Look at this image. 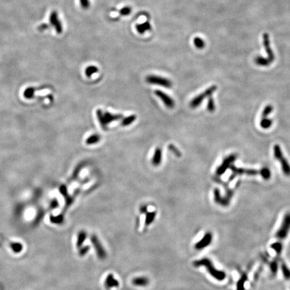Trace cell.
Masks as SVG:
<instances>
[{
	"instance_id": "6da1fadb",
	"label": "cell",
	"mask_w": 290,
	"mask_h": 290,
	"mask_svg": "<svg viewBox=\"0 0 290 290\" xmlns=\"http://www.w3.org/2000/svg\"><path fill=\"white\" fill-rule=\"evenodd\" d=\"M193 265L196 267L204 266L207 269L210 275L212 276L214 278H215L218 281H223L226 276V273L224 271L217 270L214 266L212 262L208 259V258H203V259L200 260L195 261L193 263Z\"/></svg>"
},
{
	"instance_id": "7a4b0ae2",
	"label": "cell",
	"mask_w": 290,
	"mask_h": 290,
	"mask_svg": "<svg viewBox=\"0 0 290 290\" xmlns=\"http://www.w3.org/2000/svg\"><path fill=\"white\" fill-rule=\"evenodd\" d=\"M263 45L265 49L266 53L267 54V58H263L261 57H257L255 59V62L257 65L260 66H268L274 61L275 59V55H274L273 50L270 44L269 35L267 33H265L263 35Z\"/></svg>"
},
{
	"instance_id": "3957f363",
	"label": "cell",
	"mask_w": 290,
	"mask_h": 290,
	"mask_svg": "<svg viewBox=\"0 0 290 290\" xmlns=\"http://www.w3.org/2000/svg\"><path fill=\"white\" fill-rule=\"evenodd\" d=\"M274 157L281 163V169L284 173L287 176H290V165L288 160L284 157L279 145H275L273 147Z\"/></svg>"
},
{
	"instance_id": "277c9868",
	"label": "cell",
	"mask_w": 290,
	"mask_h": 290,
	"mask_svg": "<svg viewBox=\"0 0 290 290\" xmlns=\"http://www.w3.org/2000/svg\"><path fill=\"white\" fill-rule=\"evenodd\" d=\"M290 231V212L285 214L284 217L283 221L281 224L280 228L278 229L276 233V238L278 241L281 242L287 238Z\"/></svg>"
},
{
	"instance_id": "5b68a950",
	"label": "cell",
	"mask_w": 290,
	"mask_h": 290,
	"mask_svg": "<svg viewBox=\"0 0 290 290\" xmlns=\"http://www.w3.org/2000/svg\"><path fill=\"white\" fill-rule=\"evenodd\" d=\"M217 89V86L216 85H212L209 88H208L204 91H203L201 93L200 95H198L197 96H196L195 98L193 99L190 103V106L192 107V108H196L197 106H199L202 102L204 101V100L206 99L207 97H210L212 96V95L215 92Z\"/></svg>"
},
{
	"instance_id": "8992f818",
	"label": "cell",
	"mask_w": 290,
	"mask_h": 290,
	"mask_svg": "<svg viewBox=\"0 0 290 290\" xmlns=\"http://www.w3.org/2000/svg\"><path fill=\"white\" fill-rule=\"evenodd\" d=\"M96 114L98 120L100 122V124L104 128H106V126L110 124V122L119 120V119L122 118V115H114L109 112L104 113L100 110H98L96 112Z\"/></svg>"
},
{
	"instance_id": "52a82bcc",
	"label": "cell",
	"mask_w": 290,
	"mask_h": 290,
	"mask_svg": "<svg viewBox=\"0 0 290 290\" xmlns=\"http://www.w3.org/2000/svg\"><path fill=\"white\" fill-rule=\"evenodd\" d=\"M90 240L93 246L95 251H96V254L99 259L102 260L105 259L107 257V254L97 236L95 235V234H92L90 237Z\"/></svg>"
},
{
	"instance_id": "ba28073f",
	"label": "cell",
	"mask_w": 290,
	"mask_h": 290,
	"mask_svg": "<svg viewBox=\"0 0 290 290\" xmlns=\"http://www.w3.org/2000/svg\"><path fill=\"white\" fill-rule=\"evenodd\" d=\"M146 81L150 84L158 85L167 88H170L172 85V83L168 79L162 77L155 76V75H149L146 77Z\"/></svg>"
},
{
	"instance_id": "9c48e42d",
	"label": "cell",
	"mask_w": 290,
	"mask_h": 290,
	"mask_svg": "<svg viewBox=\"0 0 290 290\" xmlns=\"http://www.w3.org/2000/svg\"><path fill=\"white\" fill-rule=\"evenodd\" d=\"M236 158L237 157L235 154H231V155L228 156L227 158H226L222 165L219 166V167L216 170L217 175L221 176L222 175H223L226 171L232 166V164L233 163L234 161L236 159Z\"/></svg>"
},
{
	"instance_id": "30bf717a",
	"label": "cell",
	"mask_w": 290,
	"mask_h": 290,
	"mask_svg": "<svg viewBox=\"0 0 290 290\" xmlns=\"http://www.w3.org/2000/svg\"><path fill=\"white\" fill-rule=\"evenodd\" d=\"M230 169L232 171L233 174L230 176L229 180H233L234 178L238 175H243L246 174L248 175H256L258 173H259V171H258L257 170L255 169H243V168H238L234 166H231L230 167Z\"/></svg>"
},
{
	"instance_id": "8fae6325",
	"label": "cell",
	"mask_w": 290,
	"mask_h": 290,
	"mask_svg": "<svg viewBox=\"0 0 290 290\" xmlns=\"http://www.w3.org/2000/svg\"><path fill=\"white\" fill-rule=\"evenodd\" d=\"M213 236L211 232H206L205 235L203 236L201 239L197 242L195 245V248L197 250H202L207 247L210 244L212 243Z\"/></svg>"
},
{
	"instance_id": "7c38bea8",
	"label": "cell",
	"mask_w": 290,
	"mask_h": 290,
	"mask_svg": "<svg viewBox=\"0 0 290 290\" xmlns=\"http://www.w3.org/2000/svg\"><path fill=\"white\" fill-rule=\"evenodd\" d=\"M50 22L57 31L58 34H61L63 32V26L59 20L58 17V14L56 11H52L50 15Z\"/></svg>"
},
{
	"instance_id": "4fadbf2b",
	"label": "cell",
	"mask_w": 290,
	"mask_h": 290,
	"mask_svg": "<svg viewBox=\"0 0 290 290\" xmlns=\"http://www.w3.org/2000/svg\"><path fill=\"white\" fill-rule=\"evenodd\" d=\"M155 94L159 97L161 100L164 103V104L169 108H173L175 106V102L169 95L165 93L160 90L155 91Z\"/></svg>"
},
{
	"instance_id": "5bb4252c",
	"label": "cell",
	"mask_w": 290,
	"mask_h": 290,
	"mask_svg": "<svg viewBox=\"0 0 290 290\" xmlns=\"http://www.w3.org/2000/svg\"><path fill=\"white\" fill-rule=\"evenodd\" d=\"M214 201H215L217 204H218L222 206H228L230 204V198L228 196L225 197H222L220 196V193L219 190L218 189H214Z\"/></svg>"
},
{
	"instance_id": "9a60e30c",
	"label": "cell",
	"mask_w": 290,
	"mask_h": 290,
	"mask_svg": "<svg viewBox=\"0 0 290 290\" xmlns=\"http://www.w3.org/2000/svg\"><path fill=\"white\" fill-rule=\"evenodd\" d=\"M105 286L106 288L108 289L112 288H117L119 286V281L114 277L113 274L110 273L106 278Z\"/></svg>"
},
{
	"instance_id": "2e32d148",
	"label": "cell",
	"mask_w": 290,
	"mask_h": 290,
	"mask_svg": "<svg viewBox=\"0 0 290 290\" xmlns=\"http://www.w3.org/2000/svg\"><path fill=\"white\" fill-rule=\"evenodd\" d=\"M132 283L135 286L145 287V286H146L149 284V279L146 277H138L134 278Z\"/></svg>"
},
{
	"instance_id": "e0dca14e",
	"label": "cell",
	"mask_w": 290,
	"mask_h": 290,
	"mask_svg": "<svg viewBox=\"0 0 290 290\" xmlns=\"http://www.w3.org/2000/svg\"><path fill=\"white\" fill-rule=\"evenodd\" d=\"M162 161V150L159 149L157 148L155 149L154 151L153 158V164L154 166L159 165L161 164Z\"/></svg>"
},
{
	"instance_id": "ac0fdd59",
	"label": "cell",
	"mask_w": 290,
	"mask_h": 290,
	"mask_svg": "<svg viewBox=\"0 0 290 290\" xmlns=\"http://www.w3.org/2000/svg\"><path fill=\"white\" fill-rule=\"evenodd\" d=\"M136 28L139 34H144L146 31L150 30L151 29V25L149 22H146L141 24H137L136 26Z\"/></svg>"
},
{
	"instance_id": "d6986e66",
	"label": "cell",
	"mask_w": 290,
	"mask_h": 290,
	"mask_svg": "<svg viewBox=\"0 0 290 290\" xmlns=\"http://www.w3.org/2000/svg\"><path fill=\"white\" fill-rule=\"evenodd\" d=\"M87 234L85 231H84V230H81V231L79 232L78 236H77V244H76L77 247L78 248H80L81 247H82L83 243H84V241L87 238Z\"/></svg>"
},
{
	"instance_id": "ffe728a7",
	"label": "cell",
	"mask_w": 290,
	"mask_h": 290,
	"mask_svg": "<svg viewBox=\"0 0 290 290\" xmlns=\"http://www.w3.org/2000/svg\"><path fill=\"white\" fill-rule=\"evenodd\" d=\"M247 280V276L246 274H243V275L241 276L240 278V279L238 280L237 282V285H236V288L237 290H245V282Z\"/></svg>"
},
{
	"instance_id": "44dd1931",
	"label": "cell",
	"mask_w": 290,
	"mask_h": 290,
	"mask_svg": "<svg viewBox=\"0 0 290 290\" xmlns=\"http://www.w3.org/2000/svg\"><path fill=\"white\" fill-rule=\"evenodd\" d=\"M272 123L273 122L271 119L267 118H261V122H260V126L262 128L268 129L271 126Z\"/></svg>"
},
{
	"instance_id": "7402d4cb",
	"label": "cell",
	"mask_w": 290,
	"mask_h": 290,
	"mask_svg": "<svg viewBox=\"0 0 290 290\" xmlns=\"http://www.w3.org/2000/svg\"><path fill=\"white\" fill-rule=\"evenodd\" d=\"M157 215V212H149L146 213V219H145V224L146 226H149V224H152L154 221V218H155Z\"/></svg>"
},
{
	"instance_id": "603a6c76",
	"label": "cell",
	"mask_w": 290,
	"mask_h": 290,
	"mask_svg": "<svg viewBox=\"0 0 290 290\" xmlns=\"http://www.w3.org/2000/svg\"><path fill=\"white\" fill-rule=\"evenodd\" d=\"M136 116H135V115H132V116H130L128 117H127V118H124V120L122 121L121 125L123 126H128V125L132 124L133 122H134L135 120H136Z\"/></svg>"
},
{
	"instance_id": "cb8c5ba5",
	"label": "cell",
	"mask_w": 290,
	"mask_h": 290,
	"mask_svg": "<svg viewBox=\"0 0 290 290\" xmlns=\"http://www.w3.org/2000/svg\"><path fill=\"white\" fill-rule=\"evenodd\" d=\"M100 140V137L99 135L97 134H93L91 135V136H89L88 138L87 139L86 141V144L87 145H93L95 144V143L98 142Z\"/></svg>"
},
{
	"instance_id": "d4e9b609",
	"label": "cell",
	"mask_w": 290,
	"mask_h": 290,
	"mask_svg": "<svg viewBox=\"0 0 290 290\" xmlns=\"http://www.w3.org/2000/svg\"><path fill=\"white\" fill-rule=\"evenodd\" d=\"M271 247L276 252L277 255H280L282 251V249H283V245H282L281 242L277 241L276 243H273L271 246Z\"/></svg>"
},
{
	"instance_id": "484cf974",
	"label": "cell",
	"mask_w": 290,
	"mask_h": 290,
	"mask_svg": "<svg viewBox=\"0 0 290 290\" xmlns=\"http://www.w3.org/2000/svg\"><path fill=\"white\" fill-rule=\"evenodd\" d=\"M97 71H98L97 67L95 66H89L88 67H87L85 73L87 77H90L92 76V75H93L95 73H97Z\"/></svg>"
},
{
	"instance_id": "4316f807",
	"label": "cell",
	"mask_w": 290,
	"mask_h": 290,
	"mask_svg": "<svg viewBox=\"0 0 290 290\" xmlns=\"http://www.w3.org/2000/svg\"><path fill=\"white\" fill-rule=\"evenodd\" d=\"M281 271L285 279L287 280H290V269L285 263L281 265Z\"/></svg>"
},
{
	"instance_id": "83f0119b",
	"label": "cell",
	"mask_w": 290,
	"mask_h": 290,
	"mask_svg": "<svg viewBox=\"0 0 290 290\" xmlns=\"http://www.w3.org/2000/svg\"><path fill=\"white\" fill-rule=\"evenodd\" d=\"M259 173L261 174L262 177L266 180H269L270 177H271V172H270V170L267 167H264L261 171H259Z\"/></svg>"
},
{
	"instance_id": "f1b7e54d",
	"label": "cell",
	"mask_w": 290,
	"mask_h": 290,
	"mask_svg": "<svg viewBox=\"0 0 290 290\" xmlns=\"http://www.w3.org/2000/svg\"><path fill=\"white\" fill-rule=\"evenodd\" d=\"M273 110V106L271 105H268L265 107L264 108L263 112H262L261 115V118H267L269 115L271 114Z\"/></svg>"
},
{
	"instance_id": "f546056e",
	"label": "cell",
	"mask_w": 290,
	"mask_h": 290,
	"mask_svg": "<svg viewBox=\"0 0 290 290\" xmlns=\"http://www.w3.org/2000/svg\"><path fill=\"white\" fill-rule=\"evenodd\" d=\"M193 42H194V45H195V46L197 48V49H203L205 46V43L203 40L199 37H196L194 38Z\"/></svg>"
},
{
	"instance_id": "4dcf8cb0",
	"label": "cell",
	"mask_w": 290,
	"mask_h": 290,
	"mask_svg": "<svg viewBox=\"0 0 290 290\" xmlns=\"http://www.w3.org/2000/svg\"><path fill=\"white\" fill-rule=\"evenodd\" d=\"M50 219L51 222H53V223L61 224L63 222V220H64V217H63L62 214H61V215H58L57 216H51Z\"/></svg>"
},
{
	"instance_id": "1f68e13d",
	"label": "cell",
	"mask_w": 290,
	"mask_h": 290,
	"mask_svg": "<svg viewBox=\"0 0 290 290\" xmlns=\"http://www.w3.org/2000/svg\"><path fill=\"white\" fill-rule=\"evenodd\" d=\"M207 108H208V110L210 111V112H214V111L216 109L215 102H214V99L212 97H210L209 98L208 105H207Z\"/></svg>"
},
{
	"instance_id": "d6a6232c",
	"label": "cell",
	"mask_w": 290,
	"mask_h": 290,
	"mask_svg": "<svg viewBox=\"0 0 290 290\" xmlns=\"http://www.w3.org/2000/svg\"><path fill=\"white\" fill-rule=\"evenodd\" d=\"M89 249H90V247H89V245L83 246V247L82 246V247H81L80 248H79V256L83 257V256L85 255L86 254L88 253V251H89Z\"/></svg>"
},
{
	"instance_id": "836d02e7",
	"label": "cell",
	"mask_w": 290,
	"mask_h": 290,
	"mask_svg": "<svg viewBox=\"0 0 290 290\" xmlns=\"http://www.w3.org/2000/svg\"><path fill=\"white\" fill-rule=\"evenodd\" d=\"M11 248L15 253H18L22 250V245L19 243H12L11 244Z\"/></svg>"
},
{
	"instance_id": "e575fe53",
	"label": "cell",
	"mask_w": 290,
	"mask_h": 290,
	"mask_svg": "<svg viewBox=\"0 0 290 290\" xmlns=\"http://www.w3.org/2000/svg\"><path fill=\"white\" fill-rule=\"evenodd\" d=\"M169 149L171 151L176 157H181V153L173 145H170L169 146Z\"/></svg>"
},
{
	"instance_id": "d590c367",
	"label": "cell",
	"mask_w": 290,
	"mask_h": 290,
	"mask_svg": "<svg viewBox=\"0 0 290 290\" xmlns=\"http://www.w3.org/2000/svg\"><path fill=\"white\" fill-rule=\"evenodd\" d=\"M131 11H132V10H131V8L130 7H128V6H126V7H123V8H122L120 11V14L122 15H128L129 14H130L131 13Z\"/></svg>"
},
{
	"instance_id": "8d00e7d4",
	"label": "cell",
	"mask_w": 290,
	"mask_h": 290,
	"mask_svg": "<svg viewBox=\"0 0 290 290\" xmlns=\"http://www.w3.org/2000/svg\"><path fill=\"white\" fill-rule=\"evenodd\" d=\"M81 6L83 9H88L90 6V2L89 0H79Z\"/></svg>"
},
{
	"instance_id": "74e56055",
	"label": "cell",
	"mask_w": 290,
	"mask_h": 290,
	"mask_svg": "<svg viewBox=\"0 0 290 290\" xmlns=\"http://www.w3.org/2000/svg\"><path fill=\"white\" fill-rule=\"evenodd\" d=\"M34 89L33 88H32V87H30V88H28L26 91H25V93H24V95H25V96L26 97H28V98H30L32 97V95L34 94Z\"/></svg>"
},
{
	"instance_id": "f35d334b",
	"label": "cell",
	"mask_w": 290,
	"mask_h": 290,
	"mask_svg": "<svg viewBox=\"0 0 290 290\" xmlns=\"http://www.w3.org/2000/svg\"><path fill=\"white\" fill-rule=\"evenodd\" d=\"M278 269V265L276 261H273L271 264V270L273 274H275Z\"/></svg>"
},
{
	"instance_id": "ab89813d",
	"label": "cell",
	"mask_w": 290,
	"mask_h": 290,
	"mask_svg": "<svg viewBox=\"0 0 290 290\" xmlns=\"http://www.w3.org/2000/svg\"><path fill=\"white\" fill-rule=\"evenodd\" d=\"M60 192L63 194V195L66 197V199H67V198L69 197L68 194H67V190L66 186H62L61 188H60Z\"/></svg>"
},
{
	"instance_id": "60d3db41",
	"label": "cell",
	"mask_w": 290,
	"mask_h": 290,
	"mask_svg": "<svg viewBox=\"0 0 290 290\" xmlns=\"http://www.w3.org/2000/svg\"><path fill=\"white\" fill-rule=\"evenodd\" d=\"M140 211L142 214L147 213V207L146 206H142L140 208Z\"/></svg>"
},
{
	"instance_id": "b9f144b4",
	"label": "cell",
	"mask_w": 290,
	"mask_h": 290,
	"mask_svg": "<svg viewBox=\"0 0 290 290\" xmlns=\"http://www.w3.org/2000/svg\"><path fill=\"white\" fill-rule=\"evenodd\" d=\"M48 28H49V26H48L47 24H43L41 25L39 27H38V30H41V31H42V30H45L46 29H47Z\"/></svg>"
},
{
	"instance_id": "7bdbcfd3",
	"label": "cell",
	"mask_w": 290,
	"mask_h": 290,
	"mask_svg": "<svg viewBox=\"0 0 290 290\" xmlns=\"http://www.w3.org/2000/svg\"><path fill=\"white\" fill-rule=\"evenodd\" d=\"M58 206V202L57 200H54L53 202H52V204H51V207H52L53 208H57Z\"/></svg>"
}]
</instances>
